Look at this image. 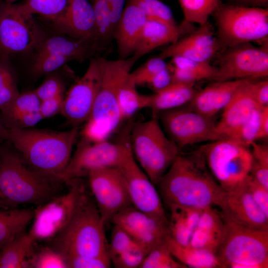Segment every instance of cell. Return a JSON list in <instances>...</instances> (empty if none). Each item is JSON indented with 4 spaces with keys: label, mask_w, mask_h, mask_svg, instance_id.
<instances>
[{
    "label": "cell",
    "mask_w": 268,
    "mask_h": 268,
    "mask_svg": "<svg viewBox=\"0 0 268 268\" xmlns=\"http://www.w3.org/2000/svg\"><path fill=\"white\" fill-rule=\"evenodd\" d=\"M157 185L168 206H219L225 192L209 171L200 148L180 152Z\"/></svg>",
    "instance_id": "cell-1"
},
{
    "label": "cell",
    "mask_w": 268,
    "mask_h": 268,
    "mask_svg": "<svg viewBox=\"0 0 268 268\" xmlns=\"http://www.w3.org/2000/svg\"><path fill=\"white\" fill-rule=\"evenodd\" d=\"M78 134L76 127L66 131L6 127L3 138L13 145L32 169L58 181L71 158Z\"/></svg>",
    "instance_id": "cell-2"
},
{
    "label": "cell",
    "mask_w": 268,
    "mask_h": 268,
    "mask_svg": "<svg viewBox=\"0 0 268 268\" xmlns=\"http://www.w3.org/2000/svg\"><path fill=\"white\" fill-rule=\"evenodd\" d=\"M104 226L94 200L83 185L69 220L48 241V246L64 257L109 256Z\"/></svg>",
    "instance_id": "cell-3"
},
{
    "label": "cell",
    "mask_w": 268,
    "mask_h": 268,
    "mask_svg": "<svg viewBox=\"0 0 268 268\" xmlns=\"http://www.w3.org/2000/svg\"><path fill=\"white\" fill-rule=\"evenodd\" d=\"M52 181L32 169L20 154L0 150V208L42 204L55 197Z\"/></svg>",
    "instance_id": "cell-4"
},
{
    "label": "cell",
    "mask_w": 268,
    "mask_h": 268,
    "mask_svg": "<svg viewBox=\"0 0 268 268\" xmlns=\"http://www.w3.org/2000/svg\"><path fill=\"white\" fill-rule=\"evenodd\" d=\"M138 59L105 60L100 87L89 117L82 131L83 138L92 142L107 140L122 122L118 104L123 80Z\"/></svg>",
    "instance_id": "cell-5"
},
{
    "label": "cell",
    "mask_w": 268,
    "mask_h": 268,
    "mask_svg": "<svg viewBox=\"0 0 268 268\" xmlns=\"http://www.w3.org/2000/svg\"><path fill=\"white\" fill-rule=\"evenodd\" d=\"M130 141L136 162L157 185L180 152L166 135L157 116L146 121L131 123Z\"/></svg>",
    "instance_id": "cell-6"
},
{
    "label": "cell",
    "mask_w": 268,
    "mask_h": 268,
    "mask_svg": "<svg viewBox=\"0 0 268 268\" xmlns=\"http://www.w3.org/2000/svg\"><path fill=\"white\" fill-rule=\"evenodd\" d=\"M212 14L219 49L223 51L241 43L267 39L268 8L220 3Z\"/></svg>",
    "instance_id": "cell-7"
},
{
    "label": "cell",
    "mask_w": 268,
    "mask_h": 268,
    "mask_svg": "<svg viewBox=\"0 0 268 268\" xmlns=\"http://www.w3.org/2000/svg\"><path fill=\"white\" fill-rule=\"evenodd\" d=\"M225 222V236L215 254L222 268H268V229Z\"/></svg>",
    "instance_id": "cell-8"
},
{
    "label": "cell",
    "mask_w": 268,
    "mask_h": 268,
    "mask_svg": "<svg viewBox=\"0 0 268 268\" xmlns=\"http://www.w3.org/2000/svg\"><path fill=\"white\" fill-rule=\"evenodd\" d=\"M46 37L21 4H0V59L36 50Z\"/></svg>",
    "instance_id": "cell-9"
},
{
    "label": "cell",
    "mask_w": 268,
    "mask_h": 268,
    "mask_svg": "<svg viewBox=\"0 0 268 268\" xmlns=\"http://www.w3.org/2000/svg\"><path fill=\"white\" fill-rule=\"evenodd\" d=\"M200 149L209 171L225 191L241 184L250 174L253 162L250 147L224 139L209 142Z\"/></svg>",
    "instance_id": "cell-10"
},
{
    "label": "cell",
    "mask_w": 268,
    "mask_h": 268,
    "mask_svg": "<svg viewBox=\"0 0 268 268\" xmlns=\"http://www.w3.org/2000/svg\"><path fill=\"white\" fill-rule=\"evenodd\" d=\"M156 116L168 137L180 148L225 139L218 132L214 117L204 116L189 107L163 111Z\"/></svg>",
    "instance_id": "cell-11"
},
{
    "label": "cell",
    "mask_w": 268,
    "mask_h": 268,
    "mask_svg": "<svg viewBox=\"0 0 268 268\" xmlns=\"http://www.w3.org/2000/svg\"><path fill=\"white\" fill-rule=\"evenodd\" d=\"M132 152L130 141L92 142L82 138L58 181L80 179L97 169L118 167Z\"/></svg>",
    "instance_id": "cell-12"
},
{
    "label": "cell",
    "mask_w": 268,
    "mask_h": 268,
    "mask_svg": "<svg viewBox=\"0 0 268 268\" xmlns=\"http://www.w3.org/2000/svg\"><path fill=\"white\" fill-rule=\"evenodd\" d=\"M67 183L69 188L66 194L55 196L34 209L33 223L28 234L34 242L52 239L66 225L72 215L83 184L80 179Z\"/></svg>",
    "instance_id": "cell-13"
},
{
    "label": "cell",
    "mask_w": 268,
    "mask_h": 268,
    "mask_svg": "<svg viewBox=\"0 0 268 268\" xmlns=\"http://www.w3.org/2000/svg\"><path fill=\"white\" fill-rule=\"evenodd\" d=\"M268 51L266 43L261 47L243 43L224 50L219 62L214 79L223 81L234 79L256 80L268 76Z\"/></svg>",
    "instance_id": "cell-14"
},
{
    "label": "cell",
    "mask_w": 268,
    "mask_h": 268,
    "mask_svg": "<svg viewBox=\"0 0 268 268\" xmlns=\"http://www.w3.org/2000/svg\"><path fill=\"white\" fill-rule=\"evenodd\" d=\"M87 176L93 199L105 225L112 222L122 209L132 205L118 167L95 169Z\"/></svg>",
    "instance_id": "cell-15"
},
{
    "label": "cell",
    "mask_w": 268,
    "mask_h": 268,
    "mask_svg": "<svg viewBox=\"0 0 268 268\" xmlns=\"http://www.w3.org/2000/svg\"><path fill=\"white\" fill-rule=\"evenodd\" d=\"M106 59H90L83 76L73 84L64 97L61 113L74 126L86 122L90 116L100 87Z\"/></svg>",
    "instance_id": "cell-16"
},
{
    "label": "cell",
    "mask_w": 268,
    "mask_h": 268,
    "mask_svg": "<svg viewBox=\"0 0 268 268\" xmlns=\"http://www.w3.org/2000/svg\"><path fill=\"white\" fill-rule=\"evenodd\" d=\"M118 167L124 177L132 205L147 215L168 221L160 195L138 165L132 152Z\"/></svg>",
    "instance_id": "cell-17"
},
{
    "label": "cell",
    "mask_w": 268,
    "mask_h": 268,
    "mask_svg": "<svg viewBox=\"0 0 268 268\" xmlns=\"http://www.w3.org/2000/svg\"><path fill=\"white\" fill-rule=\"evenodd\" d=\"M112 222L123 228L149 251L164 242L168 235V221L147 215L133 205L119 211Z\"/></svg>",
    "instance_id": "cell-18"
},
{
    "label": "cell",
    "mask_w": 268,
    "mask_h": 268,
    "mask_svg": "<svg viewBox=\"0 0 268 268\" xmlns=\"http://www.w3.org/2000/svg\"><path fill=\"white\" fill-rule=\"evenodd\" d=\"M218 207L225 221L268 229V216L253 200L244 182L234 189L225 191Z\"/></svg>",
    "instance_id": "cell-19"
},
{
    "label": "cell",
    "mask_w": 268,
    "mask_h": 268,
    "mask_svg": "<svg viewBox=\"0 0 268 268\" xmlns=\"http://www.w3.org/2000/svg\"><path fill=\"white\" fill-rule=\"evenodd\" d=\"M219 50L212 26L207 22L164 49L159 57L165 59L179 56L194 61L209 63Z\"/></svg>",
    "instance_id": "cell-20"
},
{
    "label": "cell",
    "mask_w": 268,
    "mask_h": 268,
    "mask_svg": "<svg viewBox=\"0 0 268 268\" xmlns=\"http://www.w3.org/2000/svg\"><path fill=\"white\" fill-rule=\"evenodd\" d=\"M53 23L59 31L67 36L91 38L96 42L94 13L92 4L87 0H69L63 13Z\"/></svg>",
    "instance_id": "cell-21"
},
{
    "label": "cell",
    "mask_w": 268,
    "mask_h": 268,
    "mask_svg": "<svg viewBox=\"0 0 268 268\" xmlns=\"http://www.w3.org/2000/svg\"><path fill=\"white\" fill-rule=\"evenodd\" d=\"M147 19L143 10L128 0L114 36L119 59H125L134 55Z\"/></svg>",
    "instance_id": "cell-22"
},
{
    "label": "cell",
    "mask_w": 268,
    "mask_h": 268,
    "mask_svg": "<svg viewBox=\"0 0 268 268\" xmlns=\"http://www.w3.org/2000/svg\"><path fill=\"white\" fill-rule=\"evenodd\" d=\"M191 24L184 21L181 25H174L158 19L147 18L134 55L139 59L158 47L175 43L184 34L193 31Z\"/></svg>",
    "instance_id": "cell-23"
},
{
    "label": "cell",
    "mask_w": 268,
    "mask_h": 268,
    "mask_svg": "<svg viewBox=\"0 0 268 268\" xmlns=\"http://www.w3.org/2000/svg\"><path fill=\"white\" fill-rule=\"evenodd\" d=\"M245 79L216 81L196 93L189 107L201 114L214 117L226 107Z\"/></svg>",
    "instance_id": "cell-24"
},
{
    "label": "cell",
    "mask_w": 268,
    "mask_h": 268,
    "mask_svg": "<svg viewBox=\"0 0 268 268\" xmlns=\"http://www.w3.org/2000/svg\"><path fill=\"white\" fill-rule=\"evenodd\" d=\"M249 80L246 79L239 87L217 122V130L225 139L245 123L257 108L261 107L249 89Z\"/></svg>",
    "instance_id": "cell-25"
},
{
    "label": "cell",
    "mask_w": 268,
    "mask_h": 268,
    "mask_svg": "<svg viewBox=\"0 0 268 268\" xmlns=\"http://www.w3.org/2000/svg\"><path fill=\"white\" fill-rule=\"evenodd\" d=\"M36 51V57L56 55L79 62L98 57L96 55L101 52L93 39H76L68 36H47Z\"/></svg>",
    "instance_id": "cell-26"
},
{
    "label": "cell",
    "mask_w": 268,
    "mask_h": 268,
    "mask_svg": "<svg viewBox=\"0 0 268 268\" xmlns=\"http://www.w3.org/2000/svg\"><path fill=\"white\" fill-rule=\"evenodd\" d=\"M226 223L212 207L202 209L190 245L216 254L225 236Z\"/></svg>",
    "instance_id": "cell-27"
},
{
    "label": "cell",
    "mask_w": 268,
    "mask_h": 268,
    "mask_svg": "<svg viewBox=\"0 0 268 268\" xmlns=\"http://www.w3.org/2000/svg\"><path fill=\"white\" fill-rule=\"evenodd\" d=\"M168 220V235L178 243L190 245L202 209L172 205Z\"/></svg>",
    "instance_id": "cell-28"
},
{
    "label": "cell",
    "mask_w": 268,
    "mask_h": 268,
    "mask_svg": "<svg viewBox=\"0 0 268 268\" xmlns=\"http://www.w3.org/2000/svg\"><path fill=\"white\" fill-rule=\"evenodd\" d=\"M195 83H171L166 87L150 95L149 108L153 115L160 112L183 106L195 95Z\"/></svg>",
    "instance_id": "cell-29"
},
{
    "label": "cell",
    "mask_w": 268,
    "mask_h": 268,
    "mask_svg": "<svg viewBox=\"0 0 268 268\" xmlns=\"http://www.w3.org/2000/svg\"><path fill=\"white\" fill-rule=\"evenodd\" d=\"M165 243L174 257L187 268H222L215 254L209 251L181 245L168 235Z\"/></svg>",
    "instance_id": "cell-30"
},
{
    "label": "cell",
    "mask_w": 268,
    "mask_h": 268,
    "mask_svg": "<svg viewBox=\"0 0 268 268\" xmlns=\"http://www.w3.org/2000/svg\"><path fill=\"white\" fill-rule=\"evenodd\" d=\"M33 214L34 209L29 208L0 210V250L25 233Z\"/></svg>",
    "instance_id": "cell-31"
},
{
    "label": "cell",
    "mask_w": 268,
    "mask_h": 268,
    "mask_svg": "<svg viewBox=\"0 0 268 268\" xmlns=\"http://www.w3.org/2000/svg\"><path fill=\"white\" fill-rule=\"evenodd\" d=\"M35 242L25 232L0 250V268H27Z\"/></svg>",
    "instance_id": "cell-32"
},
{
    "label": "cell",
    "mask_w": 268,
    "mask_h": 268,
    "mask_svg": "<svg viewBox=\"0 0 268 268\" xmlns=\"http://www.w3.org/2000/svg\"><path fill=\"white\" fill-rule=\"evenodd\" d=\"M91 4L95 21V39L102 52L106 51L114 39V31L112 25L113 2L112 0H92Z\"/></svg>",
    "instance_id": "cell-33"
},
{
    "label": "cell",
    "mask_w": 268,
    "mask_h": 268,
    "mask_svg": "<svg viewBox=\"0 0 268 268\" xmlns=\"http://www.w3.org/2000/svg\"><path fill=\"white\" fill-rule=\"evenodd\" d=\"M129 74L122 83L118 92V104L122 121L130 119L138 110L149 108L150 102V95L139 93Z\"/></svg>",
    "instance_id": "cell-34"
},
{
    "label": "cell",
    "mask_w": 268,
    "mask_h": 268,
    "mask_svg": "<svg viewBox=\"0 0 268 268\" xmlns=\"http://www.w3.org/2000/svg\"><path fill=\"white\" fill-rule=\"evenodd\" d=\"M184 21L196 23L200 26L208 21V18L220 4V0H179Z\"/></svg>",
    "instance_id": "cell-35"
},
{
    "label": "cell",
    "mask_w": 268,
    "mask_h": 268,
    "mask_svg": "<svg viewBox=\"0 0 268 268\" xmlns=\"http://www.w3.org/2000/svg\"><path fill=\"white\" fill-rule=\"evenodd\" d=\"M8 59H0V110L2 115L20 94Z\"/></svg>",
    "instance_id": "cell-36"
},
{
    "label": "cell",
    "mask_w": 268,
    "mask_h": 268,
    "mask_svg": "<svg viewBox=\"0 0 268 268\" xmlns=\"http://www.w3.org/2000/svg\"><path fill=\"white\" fill-rule=\"evenodd\" d=\"M69 0H24L20 3L30 13L38 14L52 22L64 11Z\"/></svg>",
    "instance_id": "cell-37"
},
{
    "label": "cell",
    "mask_w": 268,
    "mask_h": 268,
    "mask_svg": "<svg viewBox=\"0 0 268 268\" xmlns=\"http://www.w3.org/2000/svg\"><path fill=\"white\" fill-rule=\"evenodd\" d=\"M262 107L257 108L248 119L227 139L250 147L259 139Z\"/></svg>",
    "instance_id": "cell-38"
},
{
    "label": "cell",
    "mask_w": 268,
    "mask_h": 268,
    "mask_svg": "<svg viewBox=\"0 0 268 268\" xmlns=\"http://www.w3.org/2000/svg\"><path fill=\"white\" fill-rule=\"evenodd\" d=\"M30 268H68L64 256L49 246L34 249L27 261Z\"/></svg>",
    "instance_id": "cell-39"
},
{
    "label": "cell",
    "mask_w": 268,
    "mask_h": 268,
    "mask_svg": "<svg viewBox=\"0 0 268 268\" xmlns=\"http://www.w3.org/2000/svg\"><path fill=\"white\" fill-rule=\"evenodd\" d=\"M172 255L165 242L147 254L139 268H186Z\"/></svg>",
    "instance_id": "cell-40"
},
{
    "label": "cell",
    "mask_w": 268,
    "mask_h": 268,
    "mask_svg": "<svg viewBox=\"0 0 268 268\" xmlns=\"http://www.w3.org/2000/svg\"><path fill=\"white\" fill-rule=\"evenodd\" d=\"M149 252L144 246L134 241L125 251L112 260L111 263L117 268H139Z\"/></svg>",
    "instance_id": "cell-41"
},
{
    "label": "cell",
    "mask_w": 268,
    "mask_h": 268,
    "mask_svg": "<svg viewBox=\"0 0 268 268\" xmlns=\"http://www.w3.org/2000/svg\"><path fill=\"white\" fill-rule=\"evenodd\" d=\"M137 4L145 13L147 18L158 19L176 25L170 7L159 0H130Z\"/></svg>",
    "instance_id": "cell-42"
},
{
    "label": "cell",
    "mask_w": 268,
    "mask_h": 268,
    "mask_svg": "<svg viewBox=\"0 0 268 268\" xmlns=\"http://www.w3.org/2000/svg\"><path fill=\"white\" fill-rule=\"evenodd\" d=\"M163 59L159 56L151 58L132 72L129 76L137 85H146L149 79L156 73L166 67L168 65Z\"/></svg>",
    "instance_id": "cell-43"
},
{
    "label": "cell",
    "mask_w": 268,
    "mask_h": 268,
    "mask_svg": "<svg viewBox=\"0 0 268 268\" xmlns=\"http://www.w3.org/2000/svg\"><path fill=\"white\" fill-rule=\"evenodd\" d=\"M41 101L34 90L19 94L3 117L27 112L39 111Z\"/></svg>",
    "instance_id": "cell-44"
},
{
    "label": "cell",
    "mask_w": 268,
    "mask_h": 268,
    "mask_svg": "<svg viewBox=\"0 0 268 268\" xmlns=\"http://www.w3.org/2000/svg\"><path fill=\"white\" fill-rule=\"evenodd\" d=\"M72 61L68 58L56 55H47L35 57L32 67V73L40 76L53 72L68 62Z\"/></svg>",
    "instance_id": "cell-45"
},
{
    "label": "cell",
    "mask_w": 268,
    "mask_h": 268,
    "mask_svg": "<svg viewBox=\"0 0 268 268\" xmlns=\"http://www.w3.org/2000/svg\"><path fill=\"white\" fill-rule=\"evenodd\" d=\"M174 67L188 69L199 73L206 79H214L217 73V68L211 66L209 63L200 62L179 56L172 57Z\"/></svg>",
    "instance_id": "cell-46"
},
{
    "label": "cell",
    "mask_w": 268,
    "mask_h": 268,
    "mask_svg": "<svg viewBox=\"0 0 268 268\" xmlns=\"http://www.w3.org/2000/svg\"><path fill=\"white\" fill-rule=\"evenodd\" d=\"M132 237L123 228L114 225L108 253L111 261L125 251L134 242Z\"/></svg>",
    "instance_id": "cell-47"
},
{
    "label": "cell",
    "mask_w": 268,
    "mask_h": 268,
    "mask_svg": "<svg viewBox=\"0 0 268 268\" xmlns=\"http://www.w3.org/2000/svg\"><path fill=\"white\" fill-rule=\"evenodd\" d=\"M64 257L68 268H107L111 267L112 264L109 256H71Z\"/></svg>",
    "instance_id": "cell-48"
},
{
    "label": "cell",
    "mask_w": 268,
    "mask_h": 268,
    "mask_svg": "<svg viewBox=\"0 0 268 268\" xmlns=\"http://www.w3.org/2000/svg\"><path fill=\"white\" fill-rule=\"evenodd\" d=\"M244 183L256 203L268 216V189L256 181L250 174Z\"/></svg>",
    "instance_id": "cell-49"
},
{
    "label": "cell",
    "mask_w": 268,
    "mask_h": 268,
    "mask_svg": "<svg viewBox=\"0 0 268 268\" xmlns=\"http://www.w3.org/2000/svg\"><path fill=\"white\" fill-rule=\"evenodd\" d=\"M39 111L20 113L5 118L6 127L27 129L34 126L43 119Z\"/></svg>",
    "instance_id": "cell-50"
},
{
    "label": "cell",
    "mask_w": 268,
    "mask_h": 268,
    "mask_svg": "<svg viewBox=\"0 0 268 268\" xmlns=\"http://www.w3.org/2000/svg\"><path fill=\"white\" fill-rule=\"evenodd\" d=\"M34 91L41 101L54 97L64 92V85L58 78L52 77L45 80Z\"/></svg>",
    "instance_id": "cell-51"
},
{
    "label": "cell",
    "mask_w": 268,
    "mask_h": 268,
    "mask_svg": "<svg viewBox=\"0 0 268 268\" xmlns=\"http://www.w3.org/2000/svg\"><path fill=\"white\" fill-rule=\"evenodd\" d=\"M249 89L258 105L263 107L268 106V80L249 79L248 81Z\"/></svg>",
    "instance_id": "cell-52"
},
{
    "label": "cell",
    "mask_w": 268,
    "mask_h": 268,
    "mask_svg": "<svg viewBox=\"0 0 268 268\" xmlns=\"http://www.w3.org/2000/svg\"><path fill=\"white\" fill-rule=\"evenodd\" d=\"M64 97L62 93L54 97L41 101L39 111L43 118L51 117L61 112Z\"/></svg>",
    "instance_id": "cell-53"
},
{
    "label": "cell",
    "mask_w": 268,
    "mask_h": 268,
    "mask_svg": "<svg viewBox=\"0 0 268 268\" xmlns=\"http://www.w3.org/2000/svg\"><path fill=\"white\" fill-rule=\"evenodd\" d=\"M172 73L173 70L167 66L153 75L146 85L152 89L154 92L162 90L172 83Z\"/></svg>",
    "instance_id": "cell-54"
},
{
    "label": "cell",
    "mask_w": 268,
    "mask_h": 268,
    "mask_svg": "<svg viewBox=\"0 0 268 268\" xmlns=\"http://www.w3.org/2000/svg\"><path fill=\"white\" fill-rule=\"evenodd\" d=\"M250 174L260 184L268 189V165L260 163L253 159Z\"/></svg>",
    "instance_id": "cell-55"
},
{
    "label": "cell",
    "mask_w": 268,
    "mask_h": 268,
    "mask_svg": "<svg viewBox=\"0 0 268 268\" xmlns=\"http://www.w3.org/2000/svg\"><path fill=\"white\" fill-rule=\"evenodd\" d=\"M250 146L252 148L251 151L253 160L262 164L268 165V145L255 141Z\"/></svg>",
    "instance_id": "cell-56"
},
{
    "label": "cell",
    "mask_w": 268,
    "mask_h": 268,
    "mask_svg": "<svg viewBox=\"0 0 268 268\" xmlns=\"http://www.w3.org/2000/svg\"><path fill=\"white\" fill-rule=\"evenodd\" d=\"M268 137V106L262 107L259 139Z\"/></svg>",
    "instance_id": "cell-57"
},
{
    "label": "cell",
    "mask_w": 268,
    "mask_h": 268,
    "mask_svg": "<svg viewBox=\"0 0 268 268\" xmlns=\"http://www.w3.org/2000/svg\"><path fill=\"white\" fill-rule=\"evenodd\" d=\"M236 4L267 8L268 0H235Z\"/></svg>",
    "instance_id": "cell-58"
},
{
    "label": "cell",
    "mask_w": 268,
    "mask_h": 268,
    "mask_svg": "<svg viewBox=\"0 0 268 268\" xmlns=\"http://www.w3.org/2000/svg\"><path fill=\"white\" fill-rule=\"evenodd\" d=\"M5 128L3 127L0 123V136L3 138L5 133Z\"/></svg>",
    "instance_id": "cell-59"
},
{
    "label": "cell",
    "mask_w": 268,
    "mask_h": 268,
    "mask_svg": "<svg viewBox=\"0 0 268 268\" xmlns=\"http://www.w3.org/2000/svg\"><path fill=\"white\" fill-rule=\"evenodd\" d=\"M16 0H4L5 2L8 3H13Z\"/></svg>",
    "instance_id": "cell-60"
}]
</instances>
